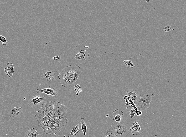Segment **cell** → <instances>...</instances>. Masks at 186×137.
Here are the masks:
<instances>
[{
    "instance_id": "d4e9b609",
    "label": "cell",
    "mask_w": 186,
    "mask_h": 137,
    "mask_svg": "<svg viewBox=\"0 0 186 137\" xmlns=\"http://www.w3.org/2000/svg\"><path fill=\"white\" fill-rule=\"evenodd\" d=\"M145 1L147 3H148V2H150L151 1H150V0H147V1H146V0H145Z\"/></svg>"
},
{
    "instance_id": "ba28073f",
    "label": "cell",
    "mask_w": 186,
    "mask_h": 137,
    "mask_svg": "<svg viewBox=\"0 0 186 137\" xmlns=\"http://www.w3.org/2000/svg\"><path fill=\"white\" fill-rule=\"evenodd\" d=\"M7 66L4 69L5 71L9 77L12 78L13 77V74L15 73L14 69L16 65L10 62L7 63Z\"/></svg>"
},
{
    "instance_id": "6da1fadb",
    "label": "cell",
    "mask_w": 186,
    "mask_h": 137,
    "mask_svg": "<svg viewBox=\"0 0 186 137\" xmlns=\"http://www.w3.org/2000/svg\"><path fill=\"white\" fill-rule=\"evenodd\" d=\"M66 106L57 101H48L42 105L35 117L38 126L46 134H56L68 122Z\"/></svg>"
},
{
    "instance_id": "603a6c76",
    "label": "cell",
    "mask_w": 186,
    "mask_h": 137,
    "mask_svg": "<svg viewBox=\"0 0 186 137\" xmlns=\"http://www.w3.org/2000/svg\"><path fill=\"white\" fill-rule=\"evenodd\" d=\"M61 59V57L60 56H57L53 57L52 58L53 61H58Z\"/></svg>"
},
{
    "instance_id": "7c38bea8",
    "label": "cell",
    "mask_w": 186,
    "mask_h": 137,
    "mask_svg": "<svg viewBox=\"0 0 186 137\" xmlns=\"http://www.w3.org/2000/svg\"><path fill=\"white\" fill-rule=\"evenodd\" d=\"M89 56L87 51L84 50H81L75 55V58L78 60L85 61L89 57Z\"/></svg>"
},
{
    "instance_id": "30bf717a",
    "label": "cell",
    "mask_w": 186,
    "mask_h": 137,
    "mask_svg": "<svg viewBox=\"0 0 186 137\" xmlns=\"http://www.w3.org/2000/svg\"><path fill=\"white\" fill-rule=\"evenodd\" d=\"M130 130L133 135H138L140 134L141 129L138 123V121L136 120L134 122Z\"/></svg>"
},
{
    "instance_id": "d6986e66",
    "label": "cell",
    "mask_w": 186,
    "mask_h": 137,
    "mask_svg": "<svg viewBox=\"0 0 186 137\" xmlns=\"http://www.w3.org/2000/svg\"><path fill=\"white\" fill-rule=\"evenodd\" d=\"M105 137H117L114 132L110 129L107 130Z\"/></svg>"
},
{
    "instance_id": "7402d4cb",
    "label": "cell",
    "mask_w": 186,
    "mask_h": 137,
    "mask_svg": "<svg viewBox=\"0 0 186 137\" xmlns=\"http://www.w3.org/2000/svg\"><path fill=\"white\" fill-rule=\"evenodd\" d=\"M172 30L171 27L170 25H168L165 27L164 29V31L165 32H168Z\"/></svg>"
},
{
    "instance_id": "9a60e30c",
    "label": "cell",
    "mask_w": 186,
    "mask_h": 137,
    "mask_svg": "<svg viewBox=\"0 0 186 137\" xmlns=\"http://www.w3.org/2000/svg\"><path fill=\"white\" fill-rule=\"evenodd\" d=\"M126 110L131 116V119L133 117H135L136 111L132 105L129 106L126 108Z\"/></svg>"
},
{
    "instance_id": "ffe728a7",
    "label": "cell",
    "mask_w": 186,
    "mask_h": 137,
    "mask_svg": "<svg viewBox=\"0 0 186 137\" xmlns=\"http://www.w3.org/2000/svg\"><path fill=\"white\" fill-rule=\"evenodd\" d=\"M74 89L76 92V96H78L79 93L82 92V89L80 86L78 84H76L75 85Z\"/></svg>"
},
{
    "instance_id": "3957f363",
    "label": "cell",
    "mask_w": 186,
    "mask_h": 137,
    "mask_svg": "<svg viewBox=\"0 0 186 137\" xmlns=\"http://www.w3.org/2000/svg\"><path fill=\"white\" fill-rule=\"evenodd\" d=\"M152 94L145 95H139L135 103L138 110H145L148 108L152 100Z\"/></svg>"
},
{
    "instance_id": "5b68a950",
    "label": "cell",
    "mask_w": 186,
    "mask_h": 137,
    "mask_svg": "<svg viewBox=\"0 0 186 137\" xmlns=\"http://www.w3.org/2000/svg\"><path fill=\"white\" fill-rule=\"evenodd\" d=\"M45 99V97L42 95H36L31 97L28 103V106L32 107L39 105L43 103Z\"/></svg>"
},
{
    "instance_id": "2e32d148",
    "label": "cell",
    "mask_w": 186,
    "mask_h": 137,
    "mask_svg": "<svg viewBox=\"0 0 186 137\" xmlns=\"http://www.w3.org/2000/svg\"><path fill=\"white\" fill-rule=\"evenodd\" d=\"M80 131L79 125L78 124L72 129L71 133L68 135V137H72L74 135H76Z\"/></svg>"
},
{
    "instance_id": "4fadbf2b",
    "label": "cell",
    "mask_w": 186,
    "mask_h": 137,
    "mask_svg": "<svg viewBox=\"0 0 186 137\" xmlns=\"http://www.w3.org/2000/svg\"><path fill=\"white\" fill-rule=\"evenodd\" d=\"M55 73L53 71L49 70L46 71L43 75L44 78L49 82H51L55 79Z\"/></svg>"
},
{
    "instance_id": "5bb4252c",
    "label": "cell",
    "mask_w": 186,
    "mask_h": 137,
    "mask_svg": "<svg viewBox=\"0 0 186 137\" xmlns=\"http://www.w3.org/2000/svg\"><path fill=\"white\" fill-rule=\"evenodd\" d=\"M38 135L37 128L35 127L28 131L27 137H37Z\"/></svg>"
},
{
    "instance_id": "9c48e42d",
    "label": "cell",
    "mask_w": 186,
    "mask_h": 137,
    "mask_svg": "<svg viewBox=\"0 0 186 137\" xmlns=\"http://www.w3.org/2000/svg\"><path fill=\"white\" fill-rule=\"evenodd\" d=\"M23 108L22 107H18L11 109L9 112V116L13 118L14 117H18L22 111Z\"/></svg>"
},
{
    "instance_id": "7a4b0ae2",
    "label": "cell",
    "mask_w": 186,
    "mask_h": 137,
    "mask_svg": "<svg viewBox=\"0 0 186 137\" xmlns=\"http://www.w3.org/2000/svg\"><path fill=\"white\" fill-rule=\"evenodd\" d=\"M81 73L80 67L74 64L65 67L58 76L61 85L64 87H73Z\"/></svg>"
},
{
    "instance_id": "8fae6325",
    "label": "cell",
    "mask_w": 186,
    "mask_h": 137,
    "mask_svg": "<svg viewBox=\"0 0 186 137\" xmlns=\"http://www.w3.org/2000/svg\"><path fill=\"white\" fill-rule=\"evenodd\" d=\"M112 113L113 117V120L118 123H120L121 121L122 117L124 113L123 112L117 109L112 112Z\"/></svg>"
},
{
    "instance_id": "277c9868",
    "label": "cell",
    "mask_w": 186,
    "mask_h": 137,
    "mask_svg": "<svg viewBox=\"0 0 186 137\" xmlns=\"http://www.w3.org/2000/svg\"><path fill=\"white\" fill-rule=\"evenodd\" d=\"M112 130L117 137H127L130 133L126 126L123 124L114 125Z\"/></svg>"
},
{
    "instance_id": "ac0fdd59",
    "label": "cell",
    "mask_w": 186,
    "mask_h": 137,
    "mask_svg": "<svg viewBox=\"0 0 186 137\" xmlns=\"http://www.w3.org/2000/svg\"><path fill=\"white\" fill-rule=\"evenodd\" d=\"M123 62L125 66L128 68H133L137 64H134L131 61H124Z\"/></svg>"
},
{
    "instance_id": "cb8c5ba5",
    "label": "cell",
    "mask_w": 186,
    "mask_h": 137,
    "mask_svg": "<svg viewBox=\"0 0 186 137\" xmlns=\"http://www.w3.org/2000/svg\"><path fill=\"white\" fill-rule=\"evenodd\" d=\"M136 114L137 115L139 116L142 114V112L141 111H138L137 112Z\"/></svg>"
},
{
    "instance_id": "44dd1931",
    "label": "cell",
    "mask_w": 186,
    "mask_h": 137,
    "mask_svg": "<svg viewBox=\"0 0 186 137\" xmlns=\"http://www.w3.org/2000/svg\"><path fill=\"white\" fill-rule=\"evenodd\" d=\"M2 42L3 45H6L8 43L7 39L4 36L0 35V42Z\"/></svg>"
},
{
    "instance_id": "e0dca14e",
    "label": "cell",
    "mask_w": 186,
    "mask_h": 137,
    "mask_svg": "<svg viewBox=\"0 0 186 137\" xmlns=\"http://www.w3.org/2000/svg\"><path fill=\"white\" fill-rule=\"evenodd\" d=\"M81 119L80 123L81 124V130L83 133L84 136L85 137L87 133V126L86 123L84 122L85 119L84 118H82Z\"/></svg>"
},
{
    "instance_id": "52a82bcc",
    "label": "cell",
    "mask_w": 186,
    "mask_h": 137,
    "mask_svg": "<svg viewBox=\"0 0 186 137\" xmlns=\"http://www.w3.org/2000/svg\"><path fill=\"white\" fill-rule=\"evenodd\" d=\"M139 95L137 91L134 89L129 90L127 91L125 96L134 103L136 102Z\"/></svg>"
},
{
    "instance_id": "8992f818",
    "label": "cell",
    "mask_w": 186,
    "mask_h": 137,
    "mask_svg": "<svg viewBox=\"0 0 186 137\" xmlns=\"http://www.w3.org/2000/svg\"><path fill=\"white\" fill-rule=\"evenodd\" d=\"M36 92L38 94L43 93L48 95L55 96H57L58 94V90L50 86L43 89H37Z\"/></svg>"
}]
</instances>
